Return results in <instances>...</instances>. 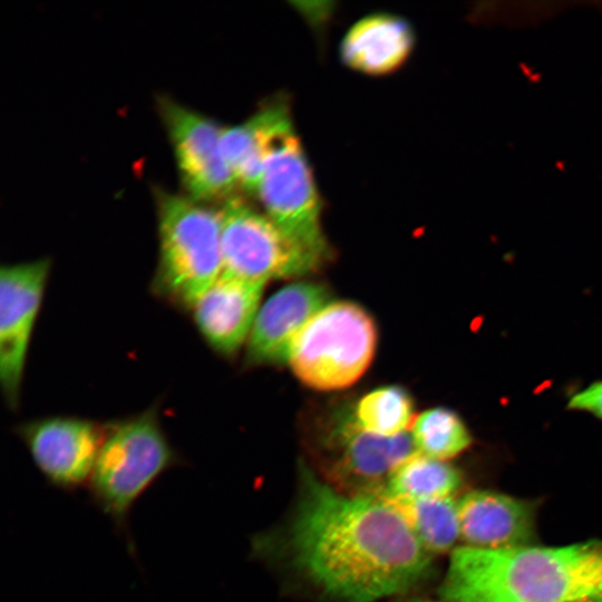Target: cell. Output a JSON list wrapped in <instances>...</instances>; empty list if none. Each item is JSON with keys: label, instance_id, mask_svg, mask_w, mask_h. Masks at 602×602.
I'll return each instance as SVG.
<instances>
[{"label": "cell", "instance_id": "cell-1", "mask_svg": "<svg viewBox=\"0 0 602 602\" xmlns=\"http://www.w3.org/2000/svg\"><path fill=\"white\" fill-rule=\"evenodd\" d=\"M289 544L298 569L341 602H376L401 593L431 561L385 497L340 493L304 464Z\"/></svg>", "mask_w": 602, "mask_h": 602}, {"label": "cell", "instance_id": "cell-2", "mask_svg": "<svg viewBox=\"0 0 602 602\" xmlns=\"http://www.w3.org/2000/svg\"><path fill=\"white\" fill-rule=\"evenodd\" d=\"M602 593V542L505 550L456 547L440 595L448 602H574Z\"/></svg>", "mask_w": 602, "mask_h": 602}, {"label": "cell", "instance_id": "cell-3", "mask_svg": "<svg viewBox=\"0 0 602 602\" xmlns=\"http://www.w3.org/2000/svg\"><path fill=\"white\" fill-rule=\"evenodd\" d=\"M254 115L265 144L264 167L255 194L265 214L323 263L329 258V246L321 227L320 196L289 108L274 101Z\"/></svg>", "mask_w": 602, "mask_h": 602}, {"label": "cell", "instance_id": "cell-4", "mask_svg": "<svg viewBox=\"0 0 602 602\" xmlns=\"http://www.w3.org/2000/svg\"><path fill=\"white\" fill-rule=\"evenodd\" d=\"M177 464L179 457L154 411L122 423L105 436L87 488L93 504L125 536L132 552V508L163 473Z\"/></svg>", "mask_w": 602, "mask_h": 602}, {"label": "cell", "instance_id": "cell-5", "mask_svg": "<svg viewBox=\"0 0 602 602\" xmlns=\"http://www.w3.org/2000/svg\"><path fill=\"white\" fill-rule=\"evenodd\" d=\"M309 448L319 477L352 496H382L394 470L417 452L409 433L381 437L366 431L347 405L319 420Z\"/></svg>", "mask_w": 602, "mask_h": 602}, {"label": "cell", "instance_id": "cell-6", "mask_svg": "<svg viewBox=\"0 0 602 602\" xmlns=\"http://www.w3.org/2000/svg\"><path fill=\"white\" fill-rule=\"evenodd\" d=\"M156 205L161 283L171 297L192 308L222 274L220 211L161 190Z\"/></svg>", "mask_w": 602, "mask_h": 602}, {"label": "cell", "instance_id": "cell-7", "mask_svg": "<svg viewBox=\"0 0 602 602\" xmlns=\"http://www.w3.org/2000/svg\"><path fill=\"white\" fill-rule=\"evenodd\" d=\"M376 343L375 322L362 307L349 301L329 302L298 334L288 363L313 389H343L365 373Z\"/></svg>", "mask_w": 602, "mask_h": 602}, {"label": "cell", "instance_id": "cell-8", "mask_svg": "<svg viewBox=\"0 0 602 602\" xmlns=\"http://www.w3.org/2000/svg\"><path fill=\"white\" fill-rule=\"evenodd\" d=\"M220 215L223 275L264 285L273 279L310 273L322 264L240 197L225 200Z\"/></svg>", "mask_w": 602, "mask_h": 602}, {"label": "cell", "instance_id": "cell-9", "mask_svg": "<svg viewBox=\"0 0 602 602\" xmlns=\"http://www.w3.org/2000/svg\"><path fill=\"white\" fill-rule=\"evenodd\" d=\"M159 109L187 196L200 203L231 197L239 184L223 154L224 127L169 98L159 99Z\"/></svg>", "mask_w": 602, "mask_h": 602}, {"label": "cell", "instance_id": "cell-10", "mask_svg": "<svg viewBox=\"0 0 602 602\" xmlns=\"http://www.w3.org/2000/svg\"><path fill=\"white\" fill-rule=\"evenodd\" d=\"M50 262L2 266L0 273V380L6 401L18 405L26 358Z\"/></svg>", "mask_w": 602, "mask_h": 602}, {"label": "cell", "instance_id": "cell-11", "mask_svg": "<svg viewBox=\"0 0 602 602\" xmlns=\"http://www.w3.org/2000/svg\"><path fill=\"white\" fill-rule=\"evenodd\" d=\"M20 436L47 483L64 492L88 485L105 438L94 423L65 417L25 425Z\"/></svg>", "mask_w": 602, "mask_h": 602}, {"label": "cell", "instance_id": "cell-12", "mask_svg": "<svg viewBox=\"0 0 602 602\" xmlns=\"http://www.w3.org/2000/svg\"><path fill=\"white\" fill-rule=\"evenodd\" d=\"M329 301L319 283L289 284L260 307L247 339L246 360L254 365L288 362L291 347L310 319Z\"/></svg>", "mask_w": 602, "mask_h": 602}, {"label": "cell", "instance_id": "cell-13", "mask_svg": "<svg viewBox=\"0 0 602 602\" xmlns=\"http://www.w3.org/2000/svg\"><path fill=\"white\" fill-rule=\"evenodd\" d=\"M464 546L505 550L532 545L535 507L525 499L494 491L475 489L457 501Z\"/></svg>", "mask_w": 602, "mask_h": 602}, {"label": "cell", "instance_id": "cell-14", "mask_svg": "<svg viewBox=\"0 0 602 602\" xmlns=\"http://www.w3.org/2000/svg\"><path fill=\"white\" fill-rule=\"evenodd\" d=\"M263 287L221 274L193 304L200 332L217 352L233 355L249 339Z\"/></svg>", "mask_w": 602, "mask_h": 602}, {"label": "cell", "instance_id": "cell-15", "mask_svg": "<svg viewBox=\"0 0 602 602\" xmlns=\"http://www.w3.org/2000/svg\"><path fill=\"white\" fill-rule=\"evenodd\" d=\"M415 45L411 26L390 13H373L358 20L340 46L342 61L352 70L382 76L401 67Z\"/></svg>", "mask_w": 602, "mask_h": 602}, {"label": "cell", "instance_id": "cell-16", "mask_svg": "<svg viewBox=\"0 0 602 602\" xmlns=\"http://www.w3.org/2000/svg\"><path fill=\"white\" fill-rule=\"evenodd\" d=\"M382 497L400 513L430 554L447 552L460 540L454 496L421 499Z\"/></svg>", "mask_w": 602, "mask_h": 602}, {"label": "cell", "instance_id": "cell-17", "mask_svg": "<svg viewBox=\"0 0 602 602\" xmlns=\"http://www.w3.org/2000/svg\"><path fill=\"white\" fill-rule=\"evenodd\" d=\"M460 485V473L454 466L415 452L394 470L382 496L408 499L449 497Z\"/></svg>", "mask_w": 602, "mask_h": 602}, {"label": "cell", "instance_id": "cell-18", "mask_svg": "<svg viewBox=\"0 0 602 602\" xmlns=\"http://www.w3.org/2000/svg\"><path fill=\"white\" fill-rule=\"evenodd\" d=\"M357 424L368 433L395 437L408 433L414 423V404L399 386H383L362 396L353 408Z\"/></svg>", "mask_w": 602, "mask_h": 602}, {"label": "cell", "instance_id": "cell-19", "mask_svg": "<svg viewBox=\"0 0 602 602\" xmlns=\"http://www.w3.org/2000/svg\"><path fill=\"white\" fill-rule=\"evenodd\" d=\"M410 435L418 453L445 462L464 452L472 443L462 418L444 407L419 414L412 423Z\"/></svg>", "mask_w": 602, "mask_h": 602}, {"label": "cell", "instance_id": "cell-20", "mask_svg": "<svg viewBox=\"0 0 602 602\" xmlns=\"http://www.w3.org/2000/svg\"><path fill=\"white\" fill-rule=\"evenodd\" d=\"M567 408L586 411L602 419V380L574 394L567 402Z\"/></svg>", "mask_w": 602, "mask_h": 602}, {"label": "cell", "instance_id": "cell-21", "mask_svg": "<svg viewBox=\"0 0 602 602\" xmlns=\"http://www.w3.org/2000/svg\"><path fill=\"white\" fill-rule=\"evenodd\" d=\"M574 602H602V593L585 596Z\"/></svg>", "mask_w": 602, "mask_h": 602}, {"label": "cell", "instance_id": "cell-22", "mask_svg": "<svg viewBox=\"0 0 602 602\" xmlns=\"http://www.w3.org/2000/svg\"><path fill=\"white\" fill-rule=\"evenodd\" d=\"M429 602H433V601H429ZM437 602H448V601H437Z\"/></svg>", "mask_w": 602, "mask_h": 602}]
</instances>
